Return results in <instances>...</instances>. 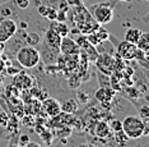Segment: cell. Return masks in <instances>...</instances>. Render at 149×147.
Wrapping results in <instances>:
<instances>
[{
    "instance_id": "cell-17",
    "label": "cell",
    "mask_w": 149,
    "mask_h": 147,
    "mask_svg": "<svg viewBox=\"0 0 149 147\" xmlns=\"http://www.w3.org/2000/svg\"><path fill=\"white\" fill-rule=\"evenodd\" d=\"M45 108H46V113L49 115H51V117H55L60 111V105L55 100H52V98H50V100H47L45 102Z\"/></svg>"
},
{
    "instance_id": "cell-2",
    "label": "cell",
    "mask_w": 149,
    "mask_h": 147,
    "mask_svg": "<svg viewBox=\"0 0 149 147\" xmlns=\"http://www.w3.org/2000/svg\"><path fill=\"white\" fill-rule=\"evenodd\" d=\"M121 125L124 134L130 139H138L141 136H148V125H145L144 122L136 115H127L121 122Z\"/></svg>"
},
{
    "instance_id": "cell-10",
    "label": "cell",
    "mask_w": 149,
    "mask_h": 147,
    "mask_svg": "<svg viewBox=\"0 0 149 147\" xmlns=\"http://www.w3.org/2000/svg\"><path fill=\"white\" fill-rule=\"evenodd\" d=\"M49 28H51L54 32L57 33V35L61 37H65L70 33L69 26H68L65 22H63V20H51Z\"/></svg>"
},
{
    "instance_id": "cell-24",
    "label": "cell",
    "mask_w": 149,
    "mask_h": 147,
    "mask_svg": "<svg viewBox=\"0 0 149 147\" xmlns=\"http://www.w3.org/2000/svg\"><path fill=\"white\" fill-rule=\"evenodd\" d=\"M28 142H29L28 136H22V137H21V145H22V146H26Z\"/></svg>"
},
{
    "instance_id": "cell-28",
    "label": "cell",
    "mask_w": 149,
    "mask_h": 147,
    "mask_svg": "<svg viewBox=\"0 0 149 147\" xmlns=\"http://www.w3.org/2000/svg\"><path fill=\"white\" fill-rule=\"evenodd\" d=\"M54 147H61V143H57L56 146H54Z\"/></svg>"
},
{
    "instance_id": "cell-11",
    "label": "cell",
    "mask_w": 149,
    "mask_h": 147,
    "mask_svg": "<svg viewBox=\"0 0 149 147\" xmlns=\"http://www.w3.org/2000/svg\"><path fill=\"white\" fill-rule=\"evenodd\" d=\"M37 12H38V14L41 15L42 18L49 19L50 22H51V20H55L56 15H57L56 9L52 8V6H50V5H46V4H38V6H37Z\"/></svg>"
},
{
    "instance_id": "cell-22",
    "label": "cell",
    "mask_w": 149,
    "mask_h": 147,
    "mask_svg": "<svg viewBox=\"0 0 149 147\" xmlns=\"http://www.w3.org/2000/svg\"><path fill=\"white\" fill-rule=\"evenodd\" d=\"M60 0H36V5L37 4H46V5H50L52 6V8H57V5H59Z\"/></svg>"
},
{
    "instance_id": "cell-26",
    "label": "cell",
    "mask_w": 149,
    "mask_h": 147,
    "mask_svg": "<svg viewBox=\"0 0 149 147\" xmlns=\"http://www.w3.org/2000/svg\"><path fill=\"white\" fill-rule=\"evenodd\" d=\"M117 1H125V3H131L133 0H117Z\"/></svg>"
},
{
    "instance_id": "cell-23",
    "label": "cell",
    "mask_w": 149,
    "mask_h": 147,
    "mask_svg": "<svg viewBox=\"0 0 149 147\" xmlns=\"http://www.w3.org/2000/svg\"><path fill=\"white\" fill-rule=\"evenodd\" d=\"M13 1L19 9H28L29 6V0H13Z\"/></svg>"
},
{
    "instance_id": "cell-9",
    "label": "cell",
    "mask_w": 149,
    "mask_h": 147,
    "mask_svg": "<svg viewBox=\"0 0 149 147\" xmlns=\"http://www.w3.org/2000/svg\"><path fill=\"white\" fill-rule=\"evenodd\" d=\"M61 39H63L61 36H59L57 33L54 32L51 28H49V30H47L46 32H45V37H43L42 42L46 44L47 46L52 47V49L59 50V49H60V42H61Z\"/></svg>"
},
{
    "instance_id": "cell-7",
    "label": "cell",
    "mask_w": 149,
    "mask_h": 147,
    "mask_svg": "<svg viewBox=\"0 0 149 147\" xmlns=\"http://www.w3.org/2000/svg\"><path fill=\"white\" fill-rule=\"evenodd\" d=\"M59 50H60V54H63V55H79L80 54V49L78 46L77 41L72 39L69 35L61 39Z\"/></svg>"
},
{
    "instance_id": "cell-6",
    "label": "cell",
    "mask_w": 149,
    "mask_h": 147,
    "mask_svg": "<svg viewBox=\"0 0 149 147\" xmlns=\"http://www.w3.org/2000/svg\"><path fill=\"white\" fill-rule=\"evenodd\" d=\"M136 46L135 44L127 42V41H121L116 45V54L123 60H134L135 54H136Z\"/></svg>"
},
{
    "instance_id": "cell-19",
    "label": "cell",
    "mask_w": 149,
    "mask_h": 147,
    "mask_svg": "<svg viewBox=\"0 0 149 147\" xmlns=\"http://www.w3.org/2000/svg\"><path fill=\"white\" fill-rule=\"evenodd\" d=\"M134 60H136L145 70L148 69V53H144V51H141V50L138 49L136 50V54H135Z\"/></svg>"
},
{
    "instance_id": "cell-21",
    "label": "cell",
    "mask_w": 149,
    "mask_h": 147,
    "mask_svg": "<svg viewBox=\"0 0 149 147\" xmlns=\"http://www.w3.org/2000/svg\"><path fill=\"white\" fill-rule=\"evenodd\" d=\"M110 129L116 133V134H120V133H124L123 132V125H121V120H113L110 125Z\"/></svg>"
},
{
    "instance_id": "cell-8",
    "label": "cell",
    "mask_w": 149,
    "mask_h": 147,
    "mask_svg": "<svg viewBox=\"0 0 149 147\" xmlns=\"http://www.w3.org/2000/svg\"><path fill=\"white\" fill-rule=\"evenodd\" d=\"M38 53H40V59L45 64H47V65L56 63L57 58L60 55V50H56V49H52V47L47 46L42 41H41V49L38 50Z\"/></svg>"
},
{
    "instance_id": "cell-15",
    "label": "cell",
    "mask_w": 149,
    "mask_h": 147,
    "mask_svg": "<svg viewBox=\"0 0 149 147\" xmlns=\"http://www.w3.org/2000/svg\"><path fill=\"white\" fill-rule=\"evenodd\" d=\"M135 46H136V49L144 51V53H148V50H149V35L147 32L140 33L136 44H135Z\"/></svg>"
},
{
    "instance_id": "cell-13",
    "label": "cell",
    "mask_w": 149,
    "mask_h": 147,
    "mask_svg": "<svg viewBox=\"0 0 149 147\" xmlns=\"http://www.w3.org/2000/svg\"><path fill=\"white\" fill-rule=\"evenodd\" d=\"M41 36L38 35L37 32H26L24 33V42L27 46H32V47H36L41 44Z\"/></svg>"
},
{
    "instance_id": "cell-27",
    "label": "cell",
    "mask_w": 149,
    "mask_h": 147,
    "mask_svg": "<svg viewBox=\"0 0 149 147\" xmlns=\"http://www.w3.org/2000/svg\"><path fill=\"white\" fill-rule=\"evenodd\" d=\"M6 1H9V0H0V4H1V3H6Z\"/></svg>"
},
{
    "instance_id": "cell-5",
    "label": "cell",
    "mask_w": 149,
    "mask_h": 147,
    "mask_svg": "<svg viewBox=\"0 0 149 147\" xmlns=\"http://www.w3.org/2000/svg\"><path fill=\"white\" fill-rule=\"evenodd\" d=\"M18 25L14 19L5 18L0 22V44H5L15 35Z\"/></svg>"
},
{
    "instance_id": "cell-18",
    "label": "cell",
    "mask_w": 149,
    "mask_h": 147,
    "mask_svg": "<svg viewBox=\"0 0 149 147\" xmlns=\"http://www.w3.org/2000/svg\"><path fill=\"white\" fill-rule=\"evenodd\" d=\"M110 133V125L104 122H100L97 124V128H96V134L100 138H106Z\"/></svg>"
},
{
    "instance_id": "cell-16",
    "label": "cell",
    "mask_w": 149,
    "mask_h": 147,
    "mask_svg": "<svg viewBox=\"0 0 149 147\" xmlns=\"http://www.w3.org/2000/svg\"><path fill=\"white\" fill-rule=\"evenodd\" d=\"M140 33H141V30L135 28V27H130V28H127L126 32H125V41L131 42V44H136Z\"/></svg>"
},
{
    "instance_id": "cell-3",
    "label": "cell",
    "mask_w": 149,
    "mask_h": 147,
    "mask_svg": "<svg viewBox=\"0 0 149 147\" xmlns=\"http://www.w3.org/2000/svg\"><path fill=\"white\" fill-rule=\"evenodd\" d=\"M17 61L23 68H26V69H32V68H35L41 61L38 50L36 47L27 46V45L19 47L18 53H17Z\"/></svg>"
},
{
    "instance_id": "cell-14",
    "label": "cell",
    "mask_w": 149,
    "mask_h": 147,
    "mask_svg": "<svg viewBox=\"0 0 149 147\" xmlns=\"http://www.w3.org/2000/svg\"><path fill=\"white\" fill-rule=\"evenodd\" d=\"M78 108H79V105H78L77 100H74V98H69V100L64 101L61 104L60 110H63L64 113H66V114H73V113H75L78 110Z\"/></svg>"
},
{
    "instance_id": "cell-1",
    "label": "cell",
    "mask_w": 149,
    "mask_h": 147,
    "mask_svg": "<svg viewBox=\"0 0 149 147\" xmlns=\"http://www.w3.org/2000/svg\"><path fill=\"white\" fill-rule=\"evenodd\" d=\"M117 4V0H104L89 6L91 15L100 26L107 25L113 19V9Z\"/></svg>"
},
{
    "instance_id": "cell-20",
    "label": "cell",
    "mask_w": 149,
    "mask_h": 147,
    "mask_svg": "<svg viewBox=\"0 0 149 147\" xmlns=\"http://www.w3.org/2000/svg\"><path fill=\"white\" fill-rule=\"evenodd\" d=\"M139 118L144 122L145 125H148V122H149V108L147 104H144L143 106L139 109Z\"/></svg>"
},
{
    "instance_id": "cell-25",
    "label": "cell",
    "mask_w": 149,
    "mask_h": 147,
    "mask_svg": "<svg viewBox=\"0 0 149 147\" xmlns=\"http://www.w3.org/2000/svg\"><path fill=\"white\" fill-rule=\"evenodd\" d=\"M23 147H43V146L40 145V143H37V142H28L26 146H23Z\"/></svg>"
},
{
    "instance_id": "cell-4",
    "label": "cell",
    "mask_w": 149,
    "mask_h": 147,
    "mask_svg": "<svg viewBox=\"0 0 149 147\" xmlns=\"http://www.w3.org/2000/svg\"><path fill=\"white\" fill-rule=\"evenodd\" d=\"M96 61V65L98 68V70L103 74H107V76H111L112 72L115 70V65H116V59L110 55V54H98Z\"/></svg>"
},
{
    "instance_id": "cell-12",
    "label": "cell",
    "mask_w": 149,
    "mask_h": 147,
    "mask_svg": "<svg viewBox=\"0 0 149 147\" xmlns=\"http://www.w3.org/2000/svg\"><path fill=\"white\" fill-rule=\"evenodd\" d=\"M113 95H115V91L111 87H101L100 90H97V92H96V98L101 102L111 101Z\"/></svg>"
}]
</instances>
